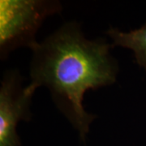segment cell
I'll list each match as a JSON object with an SVG mask.
<instances>
[{
    "label": "cell",
    "instance_id": "obj_4",
    "mask_svg": "<svg viewBox=\"0 0 146 146\" xmlns=\"http://www.w3.org/2000/svg\"><path fill=\"white\" fill-rule=\"evenodd\" d=\"M106 34L112 40L113 46H118L131 50L136 63L146 69V23L140 29L127 33L110 28Z\"/></svg>",
    "mask_w": 146,
    "mask_h": 146
},
{
    "label": "cell",
    "instance_id": "obj_1",
    "mask_svg": "<svg viewBox=\"0 0 146 146\" xmlns=\"http://www.w3.org/2000/svg\"><path fill=\"white\" fill-rule=\"evenodd\" d=\"M112 44L87 39L77 22H68L32 48L31 83L45 86L83 141L96 115L83 106L84 94L114 84L119 71Z\"/></svg>",
    "mask_w": 146,
    "mask_h": 146
},
{
    "label": "cell",
    "instance_id": "obj_2",
    "mask_svg": "<svg viewBox=\"0 0 146 146\" xmlns=\"http://www.w3.org/2000/svg\"><path fill=\"white\" fill-rule=\"evenodd\" d=\"M63 9L58 1L1 0L0 56L4 59L19 47L36 45V32L48 16Z\"/></svg>",
    "mask_w": 146,
    "mask_h": 146
},
{
    "label": "cell",
    "instance_id": "obj_3",
    "mask_svg": "<svg viewBox=\"0 0 146 146\" xmlns=\"http://www.w3.org/2000/svg\"><path fill=\"white\" fill-rule=\"evenodd\" d=\"M36 88L23 87L18 71L6 73L0 86V146H21L17 125L31 118L30 105Z\"/></svg>",
    "mask_w": 146,
    "mask_h": 146
}]
</instances>
